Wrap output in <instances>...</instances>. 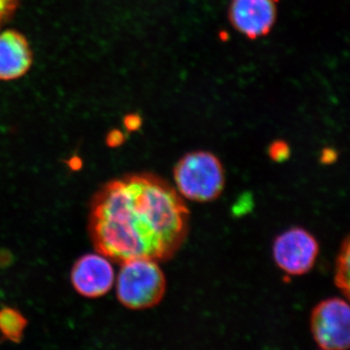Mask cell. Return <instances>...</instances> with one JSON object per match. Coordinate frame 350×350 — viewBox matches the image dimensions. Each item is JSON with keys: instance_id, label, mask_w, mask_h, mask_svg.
Wrapping results in <instances>:
<instances>
[{"instance_id": "obj_1", "label": "cell", "mask_w": 350, "mask_h": 350, "mask_svg": "<svg viewBox=\"0 0 350 350\" xmlns=\"http://www.w3.org/2000/svg\"><path fill=\"white\" fill-rule=\"evenodd\" d=\"M188 228L183 198L154 174L108 182L92 202V241L98 252L114 261L170 259L185 241Z\"/></svg>"}, {"instance_id": "obj_15", "label": "cell", "mask_w": 350, "mask_h": 350, "mask_svg": "<svg viewBox=\"0 0 350 350\" xmlns=\"http://www.w3.org/2000/svg\"><path fill=\"white\" fill-rule=\"evenodd\" d=\"M336 153L335 151L331 150V149H326L325 151L322 154V160L324 163L334 162L335 160Z\"/></svg>"}, {"instance_id": "obj_9", "label": "cell", "mask_w": 350, "mask_h": 350, "mask_svg": "<svg viewBox=\"0 0 350 350\" xmlns=\"http://www.w3.org/2000/svg\"><path fill=\"white\" fill-rule=\"evenodd\" d=\"M27 320L15 308H0V334L2 337L12 342H20L24 337Z\"/></svg>"}, {"instance_id": "obj_7", "label": "cell", "mask_w": 350, "mask_h": 350, "mask_svg": "<svg viewBox=\"0 0 350 350\" xmlns=\"http://www.w3.org/2000/svg\"><path fill=\"white\" fill-rule=\"evenodd\" d=\"M70 278L78 294L86 298H100L107 295L114 284V269L109 258L100 252L90 253L75 262Z\"/></svg>"}, {"instance_id": "obj_10", "label": "cell", "mask_w": 350, "mask_h": 350, "mask_svg": "<svg viewBox=\"0 0 350 350\" xmlns=\"http://www.w3.org/2000/svg\"><path fill=\"white\" fill-rule=\"evenodd\" d=\"M349 237L347 236L342 241V247L338 252L335 269V284L340 290L342 295L349 299V265H350V246Z\"/></svg>"}, {"instance_id": "obj_12", "label": "cell", "mask_w": 350, "mask_h": 350, "mask_svg": "<svg viewBox=\"0 0 350 350\" xmlns=\"http://www.w3.org/2000/svg\"><path fill=\"white\" fill-rule=\"evenodd\" d=\"M20 1L21 0H0V27L12 17Z\"/></svg>"}, {"instance_id": "obj_2", "label": "cell", "mask_w": 350, "mask_h": 350, "mask_svg": "<svg viewBox=\"0 0 350 350\" xmlns=\"http://www.w3.org/2000/svg\"><path fill=\"white\" fill-rule=\"evenodd\" d=\"M177 192L182 198L197 202H209L224 191L225 170L218 157L208 151L185 154L174 169Z\"/></svg>"}, {"instance_id": "obj_11", "label": "cell", "mask_w": 350, "mask_h": 350, "mask_svg": "<svg viewBox=\"0 0 350 350\" xmlns=\"http://www.w3.org/2000/svg\"><path fill=\"white\" fill-rule=\"evenodd\" d=\"M269 156L275 162L282 163L288 160L290 156V147L283 140H276L269 147Z\"/></svg>"}, {"instance_id": "obj_16", "label": "cell", "mask_w": 350, "mask_h": 350, "mask_svg": "<svg viewBox=\"0 0 350 350\" xmlns=\"http://www.w3.org/2000/svg\"><path fill=\"white\" fill-rule=\"evenodd\" d=\"M81 165L82 163L79 159H75V161L71 160L70 162H69V167H70V169L75 170H79Z\"/></svg>"}, {"instance_id": "obj_14", "label": "cell", "mask_w": 350, "mask_h": 350, "mask_svg": "<svg viewBox=\"0 0 350 350\" xmlns=\"http://www.w3.org/2000/svg\"><path fill=\"white\" fill-rule=\"evenodd\" d=\"M125 125L129 131H137L142 126V119L137 115H131L126 118Z\"/></svg>"}, {"instance_id": "obj_3", "label": "cell", "mask_w": 350, "mask_h": 350, "mask_svg": "<svg viewBox=\"0 0 350 350\" xmlns=\"http://www.w3.org/2000/svg\"><path fill=\"white\" fill-rule=\"evenodd\" d=\"M167 291V278L155 260L135 258L122 262L117 278L120 303L130 310H146L159 305Z\"/></svg>"}, {"instance_id": "obj_6", "label": "cell", "mask_w": 350, "mask_h": 350, "mask_svg": "<svg viewBox=\"0 0 350 350\" xmlns=\"http://www.w3.org/2000/svg\"><path fill=\"white\" fill-rule=\"evenodd\" d=\"M228 18L232 27L246 38H265L278 19V0H231Z\"/></svg>"}, {"instance_id": "obj_8", "label": "cell", "mask_w": 350, "mask_h": 350, "mask_svg": "<svg viewBox=\"0 0 350 350\" xmlns=\"http://www.w3.org/2000/svg\"><path fill=\"white\" fill-rule=\"evenodd\" d=\"M32 51L29 41L17 31L0 33V80L12 81L27 75L31 68Z\"/></svg>"}, {"instance_id": "obj_4", "label": "cell", "mask_w": 350, "mask_h": 350, "mask_svg": "<svg viewBox=\"0 0 350 350\" xmlns=\"http://www.w3.org/2000/svg\"><path fill=\"white\" fill-rule=\"evenodd\" d=\"M310 331L323 350H347L350 345L349 301L330 298L320 301L310 317Z\"/></svg>"}, {"instance_id": "obj_5", "label": "cell", "mask_w": 350, "mask_h": 350, "mask_svg": "<svg viewBox=\"0 0 350 350\" xmlns=\"http://www.w3.org/2000/svg\"><path fill=\"white\" fill-rule=\"evenodd\" d=\"M319 244L310 232L296 227L287 230L275 239L273 256L276 266L290 275H303L314 266Z\"/></svg>"}, {"instance_id": "obj_13", "label": "cell", "mask_w": 350, "mask_h": 350, "mask_svg": "<svg viewBox=\"0 0 350 350\" xmlns=\"http://www.w3.org/2000/svg\"><path fill=\"white\" fill-rule=\"evenodd\" d=\"M124 138L125 137H124L123 133H122L121 131H111V133L108 135L107 144L111 147L119 146V145L123 144Z\"/></svg>"}]
</instances>
